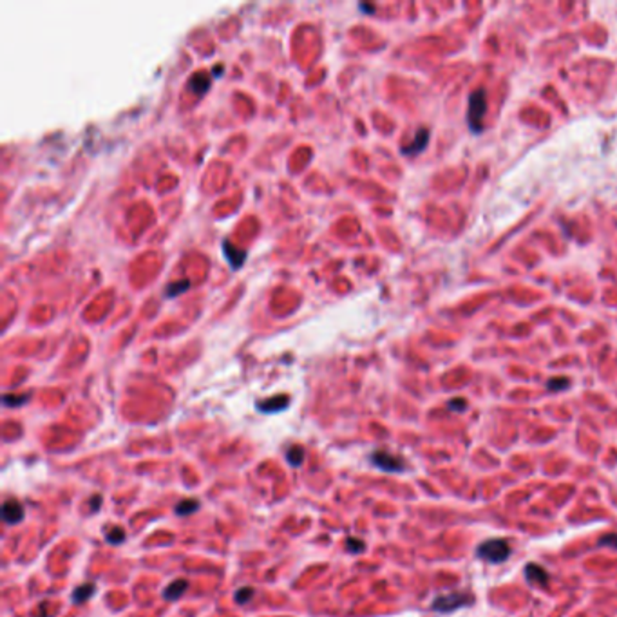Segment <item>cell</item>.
<instances>
[{
    "label": "cell",
    "instance_id": "10",
    "mask_svg": "<svg viewBox=\"0 0 617 617\" xmlns=\"http://www.w3.org/2000/svg\"><path fill=\"white\" fill-rule=\"evenodd\" d=\"M427 141H429V130H427V129H420V130L416 133V136H414V141H413V143H411L409 147H406V149H404V154H418V152H422V150L426 149Z\"/></svg>",
    "mask_w": 617,
    "mask_h": 617
},
{
    "label": "cell",
    "instance_id": "18",
    "mask_svg": "<svg viewBox=\"0 0 617 617\" xmlns=\"http://www.w3.org/2000/svg\"><path fill=\"white\" fill-rule=\"evenodd\" d=\"M28 400V394H20V396H11V394H6L4 396V404L6 406H20Z\"/></svg>",
    "mask_w": 617,
    "mask_h": 617
},
{
    "label": "cell",
    "instance_id": "11",
    "mask_svg": "<svg viewBox=\"0 0 617 617\" xmlns=\"http://www.w3.org/2000/svg\"><path fill=\"white\" fill-rule=\"evenodd\" d=\"M200 507H201V503L197 500H194V498H192V500H181L180 503L174 507V512H176L178 516H190V514H194V512L200 511Z\"/></svg>",
    "mask_w": 617,
    "mask_h": 617
},
{
    "label": "cell",
    "instance_id": "4",
    "mask_svg": "<svg viewBox=\"0 0 617 617\" xmlns=\"http://www.w3.org/2000/svg\"><path fill=\"white\" fill-rule=\"evenodd\" d=\"M369 460H371V464L375 467H379L384 473H402L404 469H406V461L402 458L394 456V454L387 453V451H373Z\"/></svg>",
    "mask_w": 617,
    "mask_h": 617
},
{
    "label": "cell",
    "instance_id": "1",
    "mask_svg": "<svg viewBox=\"0 0 617 617\" xmlns=\"http://www.w3.org/2000/svg\"><path fill=\"white\" fill-rule=\"evenodd\" d=\"M487 111V102H485V91L476 89L469 96V109H467V123L473 133H481L483 129V114Z\"/></svg>",
    "mask_w": 617,
    "mask_h": 617
},
{
    "label": "cell",
    "instance_id": "14",
    "mask_svg": "<svg viewBox=\"0 0 617 617\" xmlns=\"http://www.w3.org/2000/svg\"><path fill=\"white\" fill-rule=\"evenodd\" d=\"M105 539H107V543H111V545H121V543L125 541V532H123V528L114 527L105 532Z\"/></svg>",
    "mask_w": 617,
    "mask_h": 617
},
{
    "label": "cell",
    "instance_id": "3",
    "mask_svg": "<svg viewBox=\"0 0 617 617\" xmlns=\"http://www.w3.org/2000/svg\"><path fill=\"white\" fill-rule=\"evenodd\" d=\"M471 603V596L467 592H453V594H444L434 598L431 610L440 613H451L454 610L461 608V606H467Z\"/></svg>",
    "mask_w": 617,
    "mask_h": 617
},
{
    "label": "cell",
    "instance_id": "8",
    "mask_svg": "<svg viewBox=\"0 0 617 617\" xmlns=\"http://www.w3.org/2000/svg\"><path fill=\"white\" fill-rule=\"evenodd\" d=\"M288 396H274V399L265 400V402L257 404V409L262 413H279V411H284L288 407Z\"/></svg>",
    "mask_w": 617,
    "mask_h": 617
},
{
    "label": "cell",
    "instance_id": "17",
    "mask_svg": "<svg viewBox=\"0 0 617 617\" xmlns=\"http://www.w3.org/2000/svg\"><path fill=\"white\" fill-rule=\"evenodd\" d=\"M599 545L601 547H610V548H617V534H605L601 539H599Z\"/></svg>",
    "mask_w": 617,
    "mask_h": 617
},
{
    "label": "cell",
    "instance_id": "19",
    "mask_svg": "<svg viewBox=\"0 0 617 617\" xmlns=\"http://www.w3.org/2000/svg\"><path fill=\"white\" fill-rule=\"evenodd\" d=\"M100 505H102V496H100V494H94V496L91 498V501H89V511H91V514H96L98 509H100Z\"/></svg>",
    "mask_w": 617,
    "mask_h": 617
},
{
    "label": "cell",
    "instance_id": "9",
    "mask_svg": "<svg viewBox=\"0 0 617 617\" xmlns=\"http://www.w3.org/2000/svg\"><path fill=\"white\" fill-rule=\"evenodd\" d=\"M94 592H96V586H94L93 583H83V585L76 586L75 592L71 594V601L75 603V605H82V603H85L87 599L93 598Z\"/></svg>",
    "mask_w": 617,
    "mask_h": 617
},
{
    "label": "cell",
    "instance_id": "2",
    "mask_svg": "<svg viewBox=\"0 0 617 617\" xmlns=\"http://www.w3.org/2000/svg\"><path fill=\"white\" fill-rule=\"evenodd\" d=\"M478 558L485 559L487 563H503L507 561L509 554H511V547L505 539H487V541L480 543V547L476 548Z\"/></svg>",
    "mask_w": 617,
    "mask_h": 617
},
{
    "label": "cell",
    "instance_id": "6",
    "mask_svg": "<svg viewBox=\"0 0 617 617\" xmlns=\"http://www.w3.org/2000/svg\"><path fill=\"white\" fill-rule=\"evenodd\" d=\"M525 578L534 586H548V572L536 563H528L525 566Z\"/></svg>",
    "mask_w": 617,
    "mask_h": 617
},
{
    "label": "cell",
    "instance_id": "12",
    "mask_svg": "<svg viewBox=\"0 0 617 617\" xmlns=\"http://www.w3.org/2000/svg\"><path fill=\"white\" fill-rule=\"evenodd\" d=\"M286 460L292 467H301L304 461V449L301 446H292L286 451Z\"/></svg>",
    "mask_w": 617,
    "mask_h": 617
},
{
    "label": "cell",
    "instance_id": "5",
    "mask_svg": "<svg viewBox=\"0 0 617 617\" xmlns=\"http://www.w3.org/2000/svg\"><path fill=\"white\" fill-rule=\"evenodd\" d=\"M2 520L8 525H16L24 520V505L18 500H6L2 505Z\"/></svg>",
    "mask_w": 617,
    "mask_h": 617
},
{
    "label": "cell",
    "instance_id": "15",
    "mask_svg": "<svg viewBox=\"0 0 617 617\" xmlns=\"http://www.w3.org/2000/svg\"><path fill=\"white\" fill-rule=\"evenodd\" d=\"M568 386H570V380L566 379V377H556V379H550L547 382L548 391H563Z\"/></svg>",
    "mask_w": 617,
    "mask_h": 617
},
{
    "label": "cell",
    "instance_id": "7",
    "mask_svg": "<svg viewBox=\"0 0 617 617\" xmlns=\"http://www.w3.org/2000/svg\"><path fill=\"white\" fill-rule=\"evenodd\" d=\"M187 590H188L187 579H176V581L168 583V586L163 590V598L167 599V601H178Z\"/></svg>",
    "mask_w": 617,
    "mask_h": 617
},
{
    "label": "cell",
    "instance_id": "16",
    "mask_svg": "<svg viewBox=\"0 0 617 617\" xmlns=\"http://www.w3.org/2000/svg\"><path fill=\"white\" fill-rule=\"evenodd\" d=\"M346 550L348 552H351V554H360V552H364V548H366V545H364V541L362 539H359V538H348L346 539Z\"/></svg>",
    "mask_w": 617,
    "mask_h": 617
},
{
    "label": "cell",
    "instance_id": "20",
    "mask_svg": "<svg viewBox=\"0 0 617 617\" xmlns=\"http://www.w3.org/2000/svg\"><path fill=\"white\" fill-rule=\"evenodd\" d=\"M465 407H467V402H465L464 399H454L449 402V409H453V411H464Z\"/></svg>",
    "mask_w": 617,
    "mask_h": 617
},
{
    "label": "cell",
    "instance_id": "13",
    "mask_svg": "<svg viewBox=\"0 0 617 617\" xmlns=\"http://www.w3.org/2000/svg\"><path fill=\"white\" fill-rule=\"evenodd\" d=\"M255 596V590L252 586H243L235 592V603L237 605H246V603H250Z\"/></svg>",
    "mask_w": 617,
    "mask_h": 617
}]
</instances>
